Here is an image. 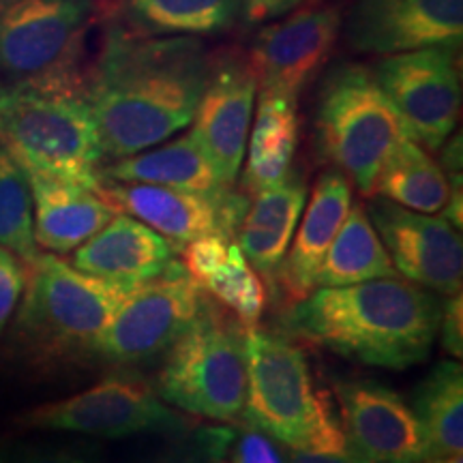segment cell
I'll use <instances>...</instances> for the list:
<instances>
[{
	"mask_svg": "<svg viewBox=\"0 0 463 463\" xmlns=\"http://www.w3.org/2000/svg\"><path fill=\"white\" fill-rule=\"evenodd\" d=\"M157 391L167 403L202 419L234 422L245 414V328L206 298L204 309L165 352Z\"/></svg>",
	"mask_w": 463,
	"mask_h": 463,
	"instance_id": "52a82bcc",
	"label": "cell"
},
{
	"mask_svg": "<svg viewBox=\"0 0 463 463\" xmlns=\"http://www.w3.org/2000/svg\"><path fill=\"white\" fill-rule=\"evenodd\" d=\"M181 247L184 270H187L191 279L204 286L228 260L230 239L222 232H208V234L195 236V239H191Z\"/></svg>",
	"mask_w": 463,
	"mask_h": 463,
	"instance_id": "f546056e",
	"label": "cell"
},
{
	"mask_svg": "<svg viewBox=\"0 0 463 463\" xmlns=\"http://www.w3.org/2000/svg\"><path fill=\"white\" fill-rule=\"evenodd\" d=\"M317 146L363 195H373L375 178L410 133L380 89L373 71L341 65L322 86L316 116Z\"/></svg>",
	"mask_w": 463,
	"mask_h": 463,
	"instance_id": "8992f818",
	"label": "cell"
},
{
	"mask_svg": "<svg viewBox=\"0 0 463 463\" xmlns=\"http://www.w3.org/2000/svg\"><path fill=\"white\" fill-rule=\"evenodd\" d=\"M242 0H123L129 31L144 34L198 37L230 28Z\"/></svg>",
	"mask_w": 463,
	"mask_h": 463,
	"instance_id": "4316f807",
	"label": "cell"
},
{
	"mask_svg": "<svg viewBox=\"0 0 463 463\" xmlns=\"http://www.w3.org/2000/svg\"><path fill=\"white\" fill-rule=\"evenodd\" d=\"M176 262V249L137 219L116 213L92 239L75 249L71 264L99 279L137 286Z\"/></svg>",
	"mask_w": 463,
	"mask_h": 463,
	"instance_id": "d6986e66",
	"label": "cell"
},
{
	"mask_svg": "<svg viewBox=\"0 0 463 463\" xmlns=\"http://www.w3.org/2000/svg\"><path fill=\"white\" fill-rule=\"evenodd\" d=\"M395 275L399 273L367 215V208L361 202H352L350 213L317 270L316 289L352 286V283Z\"/></svg>",
	"mask_w": 463,
	"mask_h": 463,
	"instance_id": "cb8c5ba5",
	"label": "cell"
},
{
	"mask_svg": "<svg viewBox=\"0 0 463 463\" xmlns=\"http://www.w3.org/2000/svg\"><path fill=\"white\" fill-rule=\"evenodd\" d=\"M258 82L247 62L225 58L208 73L194 114V127L222 181L232 187L239 176L256 108Z\"/></svg>",
	"mask_w": 463,
	"mask_h": 463,
	"instance_id": "2e32d148",
	"label": "cell"
},
{
	"mask_svg": "<svg viewBox=\"0 0 463 463\" xmlns=\"http://www.w3.org/2000/svg\"><path fill=\"white\" fill-rule=\"evenodd\" d=\"M442 303L436 292L402 277L317 288L289 307L298 337L345 358L386 369H408L431 354Z\"/></svg>",
	"mask_w": 463,
	"mask_h": 463,
	"instance_id": "7a4b0ae2",
	"label": "cell"
},
{
	"mask_svg": "<svg viewBox=\"0 0 463 463\" xmlns=\"http://www.w3.org/2000/svg\"><path fill=\"white\" fill-rule=\"evenodd\" d=\"M202 288L223 309H228L245 331L260 326L266 307V288L258 270L249 264L239 242H230L225 264Z\"/></svg>",
	"mask_w": 463,
	"mask_h": 463,
	"instance_id": "f1b7e54d",
	"label": "cell"
},
{
	"mask_svg": "<svg viewBox=\"0 0 463 463\" xmlns=\"http://www.w3.org/2000/svg\"><path fill=\"white\" fill-rule=\"evenodd\" d=\"M33 194L34 242L45 251L71 253L109 223L116 211L95 189L26 170Z\"/></svg>",
	"mask_w": 463,
	"mask_h": 463,
	"instance_id": "ffe728a7",
	"label": "cell"
},
{
	"mask_svg": "<svg viewBox=\"0 0 463 463\" xmlns=\"http://www.w3.org/2000/svg\"><path fill=\"white\" fill-rule=\"evenodd\" d=\"M22 430L73 431L95 438H129L176 430L183 422L159 402L157 391L136 375H109L82 392L37 405L15 419Z\"/></svg>",
	"mask_w": 463,
	"mask_h": 463,
	"instance_id": "30bf717a",
	"label": "cell"
},
{
	"mask_svg": "<svg viewBox=\"0 0 463 463\" xmlns=\"http://www.w3.org/2000/svg\"><path fill=\"white\" fill-rule=\"evenodd\" d=\"M101 178L118 183L161 184V187L195 191L204 195H217L230 189L222 181L215 164L208 157L194 129L131 157L116 159L112 165L103 167Z\"/></svg>",
	"mask_w": 463,
	"mask_h": 463,
	"instance_id": "7402d4cb",
	"label": "cell"
},
{
	"mask_svg": "<svg viewBox=\"0 0 463 463\" xmlns=\"http://www.w3.org/2000/svg\"><path fill=\"white\" fill-rule=\"evenodd\" d=\"M307 0H242L241 14L245 15L249 24H262V22L275 20L298 9Z\"/></svg>",
	"mask_w": 463,
	"mask_h": 463,
	"instance_id": "e575fe53",
	"label": "cell"
},
{
	"mask_svg": "<svg viewBox=\"0 0 463 463\" xmlns=\"http://www.w3.org/2000/svg\"><path fill=\"white\" fill-rule=\"evenodd\" d=\"M0 463H95L89 450L65 444H17Z\"/></svg>",
	"mask_w": 463,
	"mask_h": 463,
	"instance_id": "1f68e13d",
	"label": "cell"
},
{
	"mask_svg": "<svg viewBox=\"0 0 463 463\" xmlns=\"http://www.w3.org/2000/svg\"><path fill=\"white\" fill-rule=\"evenodd\" d=\"M95 0H0V73L9 86L84 90L80 61Z\"/></svg>",
	"mask_w": 463,
	"mask_h": 463,
	"instance_id": "ba28073f",
	"label": "cell"
},
{
	"mask_svg": "<svg viewBox=\"0 0 463 463\" xmlns=\"http://www.w3.org/2000/svg\"><path fill=\"white\" fill-rule=\"evenodd\" d=\"M412 410L425 431L430 461L461 455L463 369L459 363H439L416 389Z\"/></svg>",
	"mask_w": 463,
	"mask_h": 463,
	"instance_id": "484cf974",
	"label": "cell"
},
{
	"mask_svg": "<svg viewBox=\"0 0 463 463\" xmlns=\"http://www.w3.org/2000/svg\"><path fill=\"white\" fill-rule=\"evenodd\" d=\"M288 463H372L358 450L347 447L345 450H305L289 449Z\"/></svg>",
	"mask_w": 463,
	"mask_h": 463,
	"instance_id": "d590c367",
	"label": "cell"
},
{
	"mask_svg": "<svg viewBox=\"0 0 463 463\" xmlns=\"http://www.w3.org/2000/svg\"><path fill=\"white\" fill-rule=\"evenodd\" d=\"M292 97L260 90L256 118L249 129L242 189L256 194L281 183L292 172L298 146V114Z\"/></svg>",
	"mask_w": 463,
	"mask_h": 463,
	"instance_id": "603a6c76",
	"label": "cell"
},
{
	"mask_svg": "<svg viewBox=\"0 0 463 463\" xmlns=\"http://www.w3.org/2000/svg\"><path fill=\"white\" fill-rule=\"evenodd\" d=\"M0 144L24 170L99 187L103 148L84 90L0 86Z\"/></svg>",
	"mask_w": 463,
	"mask_h": 463,
	"instance_id": "5b68a950",
	"label": "cell"
},
{
	"mask_svg": "<svg viewBox=\"0 0 463 463\" xmlns=\"http://www.w3.org/2000/svg\"><path fill=\"white\" fill-rule=\"evenodd\" d=\"M131 288L39 251L26 264L24 294L11 328L15 354L34 367L99 358L103 333Z\"/></svg>",
	"mask_w": 463,
	"mask_h": 463,
	"instance_id": "3957f363",
	"label": "cell"
},
{
	"mask_svg": "<svg viewBox=\"0 0 463 463\" xmlns=\"http://www.w3.org/2000/svg\"><path fill=\"white\" fill-rule=\"evenodd\" d=\"M26 286V262L9 249L0 247V337L15 314Z\"/></svg>",
	"mask_w": 463,
	"mask_h": 463,
	"instance_id": "4dcf8cb0",
	"label": "cell"
},
{
	"mask_svg": "<svg viewBox=\"0 0 463 463\" xmlns=\"http://www.w3.org/2000/svg\"><path fill=\"white\" fill-rule=\"evenodd\" d=\"M307 202L303 174L289 172L281 183L256 191L239 225V247L249 264L273 286Z\"/></svg>",
	"mask_w": 463,
	"mask_h": 463,
	"instance_id": "44dd1931",
	"label": "cell"
},
{
	"mask_svg": "<svg viewBox=\"0 0 463 463\" xmlns=\"http://www.w3.org/2000/svg\"><path fill=\"white\" fill-rule=\"evenodd\" d=\"M463 0H356L345 24L356 52L392 56L459 45Z\"/></svg>",
	"mask_w": 463,
	"mask_h": 463,
	"instance_id": "9a60e30c",
	"label": "cell"
},
{
	"mask_svg": "<svg viewBox=\"0 0 463 463\" xmlns=\"http://www.w3.org/2000/svg\"><path fill=\"white\" fill-rule=\"evenodd\" d=\"M225 191L204 195L161 184L118 183L109 178H101L97 187V194L116 213L137 219L172 245H184L208 232H222V198Z\"/></svg>",
	"mask_w": 463,
	"mask_h": 463,
	"instance_id": "ac0fdd59",
	"label": "cell"
},
{
	"mask_svg": "<svg viewBox=\"0 0 463 463\" xmlns=\"http://www.w3.org/2000/svg\"><path fill=\"white\" fill-rule=\"evenodd\" d=\"M373 195L408 211L436 215L450 198V183L444 167L412 137L403 140L384 161L375 178Z\"/></svg>",
	"mask_w": 463,
	"mask_h": 463,
	"instance_id": "d4e9b609",
	"label": "cell"
},
{
	"mask_svg": "<svg viewBox=\"0 0 463 463\" xmlns=\"http://www.w3.org/2000/svg\"><path fill=\"white\" fill-rule=\"evenodd\" d=\"M341 24L344 17L339 7L314 5L266 26L253 42L247 61L258 90L298 99L317 69L333 54Z\"/></svg>",
	"mask_w": 463,
	"mask_h": 463,
	"instance_id": "4fadbf2b",
	"label": "cell"
},
{
	"mask_svg": "<svg viewBox=\"0 0 463 463\" xmlns=\"http://www.w3.org/2000/svg\"><path fill=\"white\" fill-rule=\"evenodd\" d=\"M249 425L288 449L345 450L335 397L316 389L305 352L256 326L245 331Z\"/></svg>",
	"mask_w": 463,
	"mask_h": 463,
	"instance_id": "277c9868",
	"label": "cell"
},
{
	"mask_svg": "<svg viewBox=\"0 0 463 463\" xmlns=\"http://www.w3.org/2000/svg\"><path fill=\"white\" fill-rule=\"evenodd\" d=\"M206 292L174 262L153 279L133 286L103 333L99 358L129 367L165 354L198 320Z\"/></svg>",
	"mask_w": 463,
	"mask_h": 463,
	"instance_id": "9c48e42d",
	"label": "cell"
},
{
	"mask_svg": "<svg viewBox=\"0 0 463 463\" xmlns=\"http://www.w3.org/2000/svg\"><path fill=\"white\" fill-rule=\"evenodd\" d=\"M367 215L399 275L436 294H461V230L444 217L422 215L389 200H375Z\"/></svg>",
	"mask_w": 463,
	"mask_h": 463,
	"instance_id": "7c38bea8",
	"label": "cell"
},
{
	"mask_svg": "<svg viewBox=\"0 0 463 463\" xmlns=\"http://www.w3.org/2000/svg\"><path fill=\"white\" fill-rule=\"evenodd\" d=\"M347 444L372 463H430L427 439L412 405L389 386L358 380L335 386Z\"/></svg>",
	"mask_w": 463,
	"mask_h": 463,
	"instance_id": "5bb4252c",
	"label": "cell"
},
{
	"mask_svg": "<svg viewBox=\"0 0 463 463\" xmlns=\"http://www.w3.org/2000/svg\"><path fill=\"white\" fill-rule=\"evenodd\" d=\"M373 75L402 116L410 137L433 153L442 148L461 109L455 45L384 56Z\"/></svg>",
	"mask_w": 463,
	"mask_h": 463,
	"instance_id": "8fae6325",
	"label": "cell"
},
{
	"mask_svg": "<svg viewBox=\"0 0 463 463\" xmlns=\"http://www.w3.org/2000/svg\"><path fill=\"white\" fill-rule=\"evenodd\" d=\"M208 73L198 37L109 26L86 89L103 157H131L189 127Z\"/></svg>",
	"mask_w": 463,
	"mask_h": 463,
	"instance_id": "6da1fadb",
	"label": "cell"
},
{
	"mask_svg": "<svg viewBox=\"0 0 463 463\" xmlns=\"http://www.w3.org/2000/svg\"><path fill=\"white\" fill-rule=\"evenodd\" d=\"M439 341L447 354L459 361L463 354V298L461 294L449 297L447 303L442 305V316H439L438 328Z\"/></svg>",
	"mask_w": 463,
	"mask_h": 463,
	"instance_id": "836d02e7",
	"label": "cell"
},
{
	"mask_svg": "<svg viewBox=\"0 0 463 463\" xmlns=\"http://www.w3.org/2000/svg\"><path fill=\"white\" fill-rule=\"evenodd\" d=\"M232 463H283V457L273 442V438L264 436L256 427L241 431V436H232Z\"/></svg>",
	"mask_w": 463,
	"mask_h": 463,
	"instance_id": "d6a6232c",
	"label": "cell"
},
{
	"mask_svg": "<svg viewBox=\"0 0 463 463\" xmlns=\"http://www.w3.org/2000/svg\"><path fill=\"white\" fill-rule=\"evenodd\" d=\"M352 183L339 170L324 172L311 189L309 202L298 219L297 236L277 269L273 286L279 288L288 307L300 303L316 289V275L328 247L352 206Z\"/></svg>",
	"mask_w": 463,
	"mask_h": 463,
	"instance_id": "e0dca14e",
	"label": "cell"
},
{
	"mask_svg": "<svg viewBox=\"0 0 463 463\" xmlns=\"http://www.w3.org/2000/svg\"><path fill=\"white\" fill-rule=\"evenodd\" d=\"M232 431H206L198 439V453L181 463H225L223 455L230 449Z\"/></svg>",
	"mask_w": 463,
	"mask_h": 463,
	"instance_id": "8d00e7d4",
	"label": "cell"
},
{
	"mask_svg": "<svg viewBox=\"0 0 463 463\" xmlns=\"http://www.w3.org/2000/svg\"><path fill=\"white\" fill-rule=\"evenodd\" d=\"M0 247L28 264L39 256L34 242L33 194L26 170L0 144Z\"/></svg>",
	"mask_w": 463,
	"mask_h": 463,
	"instance_id": "83f0119b",
	"label": "cell"
}]
</instances>
